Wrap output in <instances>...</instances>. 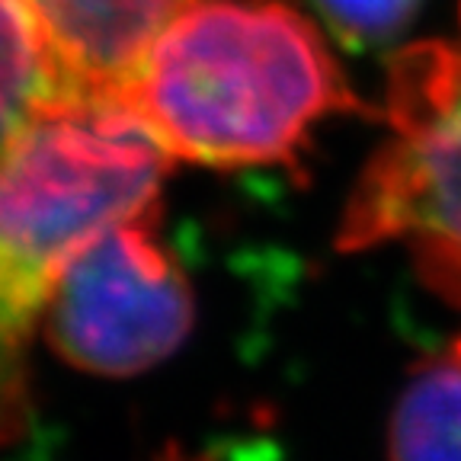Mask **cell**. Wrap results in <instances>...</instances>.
Returning a JSON list of instances; mask_svg holds the SVG:
<instances>
[{
  "instance_id": "1",
  "label": "cell",
  "mask_w": 461,
  "mask_h": 461,
  "mask_svg": "<svg viewBox=\"0 0 461 461\" xmlns=\"http://www.w3.org/2000/svg\"><path fill=\"white\" fill-rule=\"evenodd\" d=\"M170 158L292 164L308 135L362 113L324 36L282 0H195L115 94Z\"/></svg>"
},
{
  "instance_id": "2",
  "label": "cell",
  "mask_w": 461,
  "mask_h": 461,
  "mask_svg": "<svg viewBox=\"0 0 461 461\" xmlns=\"http://www.w3.org/2000/svg\"><path fill=\"white\" fill-rule=\"evenodd\" d=\"M170 154L115 96H68L0 151V448L26 411V339L106 230L151 215Z\"/></svg>"
},
{
  "instance_id": "3",
  "label": "cell",
  "mask_w": 461,
  "mask_h": 461,
  "mask_svg": "<svg viewBox=\"0 0 461 461\" xmlns=\"http://www.w3.org/2000/svg\"><path fill=\"white\" fill-rule=\"evenodd\" d=\"M391 135L362 170L339 221V250L411 247L417 273L461 308V7L448 36L388 65Z\"/></svg>"
},
{
  "instance_id": "4",
  "label": "cell",
  "mask_w": 461,
  "mask_h": 461,
  "mask_svg": "<svg viewBox=\"0 0 461 461\" xmlns=\"http://www.w3.org/2000/svg\"><path fill=\"white\" fill-rule=\"evenodd\" d=\"M42 317L55 353L96 375L122 378L176 353L193 327V292L154 238V212L80 250Z\"/></svg>"
},
{
  "instance_id": "5",
  "label": "cell",
  "mask_w": 461,
  "mask_h": 461,
  "mask_svg": "<svg viewBox=\"0 0 461 461\" xmlns=\"http://www.w3.org/2000/svg\"><path fill=\"white\" fill-rule=\"evenodd\" d=\"M74 94L29 0H0V151Z\"/></svg>"
},
{
  "instance_id": "6",
  "label": "cell",
  "mask_w": 461,
  "mask_h": 461,
  "mask_svg": "<svg viewBox=\"0 0 461 461\" xmlns=\"http://www.w3.org/2000/svg\"><path fill=\"white\" fill-rule=\"evenodd\" d=\"M391 461H461V356L413 372L391 417Z\"/></svg>"
},
{
  "instance_id": "7",
  "label": "cell",
  "mask_w": 461,
  "mask_h": 461,
  "mask_svg": "<svg viewBox=\"0 0 461 461\" xmlns=\"http://www.w3.org/2000/svg\"><path fill=\"white\" fill-rule=\"evenodd\" d=\"M346 42H382L401 32L420 0H314Z\"/></svg>"
},
{
  "instance_id": "8",
  "label": "cell",
  "mask_w": 461,
  "mask_h": 461,
  "mask_svg": "<svg viewBox=\"0 0 461 461\" xmlns=\"http://www.w3.org/2000/svg\"><path fill=\"white\" fill-rule=\"evenodd\" d=\"M29 4H32V7H39V4H42V0H29Z\"/></svg>"
}]
</instances>
